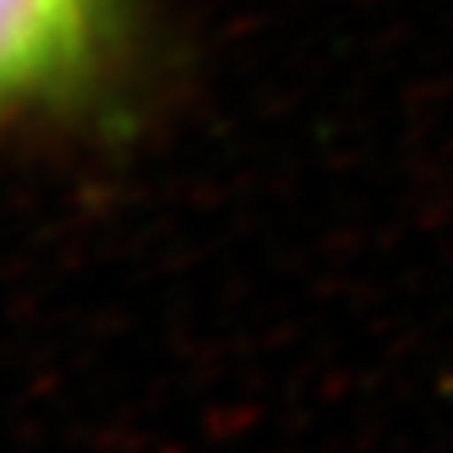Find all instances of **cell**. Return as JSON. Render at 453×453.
<instances>
[{"label":"cell","mask_w":453,"mask_h":453,"mask_svg":"<svg viewBox=\"0 0 453 453\" xmlns=\"http://www.w3.org/2000/svg\"><path fill=\"white\" fill-rule=\"evenodd\" d=\"M106 0H0V118L68 88L103 35Z\"/></svg>","instance_id":"obj_1"}]
</instances>
